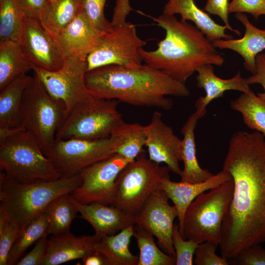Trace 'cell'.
I'll list each match as a JSON object with an SVG mask.
<instances>
[{
	"label": "cell",
	"mask_w": 265,
	"mask_h": 265,
	"mask_svg": "<svg viewBox=\"0 0 265 265\" xmlns=\"http://www.w3.org/2000/svg\"><path fill=\"white\" fill-rule=\"evenodd\" d=\"M222 170L234 183L219 243L222 256L229 260L250 246L265 243V136L254 131L235 132Z\"/></svg>",
	"instance_id": "1"
},
{
	"label": "cell",
	"mask_w": 265,
	"mask_h": 265,
	"mask_svg": "<svg viewBox=\"0 0 265 265\" xmlns=\"http://www.w3.org/2000/svg\"><path fill=\"white\" fill-rule=\"evenodd\" d=\"M85 84L88 92L97 98L164 110L173 106L172 100L167 96L186 97L190 94L185 83L146 64L98 67L86 73Z\"/></svg>",
	"instance_id": "2"
},
{
	"label": "cell",
	"mask_w": 265,
	"mask_h": 265,
	"mask_svg": "<svg viewBox=\"0 0 265 265\" xmlns=\"http://www.w3.org/2000/svg\"><path fill=\"white\" fill-rule=\"evenodd\" d=\"M150 18L165 30V36L155 50H139L145 64L185 83L199 66L223 64L224 57L196 26L174 15L162 14Z\"/></svg>",
	"instance_id": "3"
},
{
	"label": "cell",
	"mask_w": 265,
	"mask_h": 265,
	"mask_svg": "<svg viewBox=\"0 0 265 265\" xmlns=\"http://www.w3.org/2000/svg\"><path fill=\"white\" fill-rule=\"evenodd\" d=\"M81 183L80 175L30 184L17 182L0 172V214L23 226L42 212L55 198L71 194Z\"/></svg>",
	"instance_id": "4"
},
{
	"label": "cell",
	"mask_w": 265,
	"mask_h": 265,
	"mask_svg": "<svg viewBox=\"0 0 265 265\" xmlns=\"http://www.w3.org/2000/svg\"><path fill=\"white\" fill-rule=\"evenodd\" d=\"M0 169L10 178L23 184L61 177L36 140L20 127L0 136Z\"/></svg>",
	"instance_id": "5"
},
{
	"label": "cell",
	"mask_w": 265,
	"mask_h": 265,
	"mask_svg": "<svg viewBox=\"0 0 265 265\" xmlns=\"http://www.w3.org/2000/svg\"><path fill=\"white\" fill-rule=\"evenodd\" d=\"M67 115L64 103L51 95L34 74L23 94L19 127L36 140L45 155L53 147L57 132Z\"/></svg>",
	"instance_id": "6"
},
{
	"label": "cell",
	"mask_w": 265,
	"mask_h": 265,
	"mask_svg": "<svg viewBox=\"0 0 265 265\" xmlns=\"http://www.w3.org/2000/svg\"><path fill=\"white\" fill-rule=\"evenodd\" d=\"M232 179L199 195L187 208L181 235L199 244L211 241L219 244L222 224L232 199Z\"/></svg>",
	"instance_id": "7"
},
{
	"label": "cell",
	"mask_w": 265,
	"mask_h": 265,
	"mask_svg": "<svg viewBox=\"0 0 265 265\" xmlns=\"http://www.w3.org/2000/svg\"><path fill=\"white\" fill-rule=\"evenodd\" d=\"M119 101L91 95L77 103L57 132L56 139L95 140L111 136L123 119L117 109Z\"/></svg>",
	"instance_id": "8"
},
{
	"label": "cell",
	"mask_w": 265,
	"mask_h": 265,
	"mask_svg": "<svg viewBox=\"0 0 265 265\" xmlns=\"http://www.w3.org/2000/svg\"><path fill=\"white\" fill-rule=\"evenodd\" d=\"M168 167L147 158L141 153L119 174L115 182L112 206L135 217L145 201L161 181L170 178Z\"/></svg>",
	"instance_id": "9"
},
{
	"label": "cell",
	"mask_w": 265,
	"mask_h": 265,
	"mask_svg": "<svg viewBox=\"0 0 265 265\" xmlns=\"http://www.w3.org/2000/svg\"><path fill=\"white\" fill-rule=\"evenodd\" d=\"M123 141L118 136L95 140L79 139H56L46 155L61 177L79 174L86 167L117 153Z\"/></svg>",
	"instance_id": "10"
},
{
	"label": "cell",
	"mask_w": 265,
	"mask_h": 265,
	"mask_svg": "<svg viewBox=\"0 0 265 265\" xmlns=\"http://www.w3.org/2000/svg\"><path fill=\"white\" fill-rule=\"evenodd\" d=\"M145 41L136 33L135 26L127 22L112 26L101 36L96 48L86 57L87 72L109 65L134 66L142 64L139 50Z\"/></svg>",
	"instance_id": "11"
},
{
	"label": "cell",
	"mask_w": 265,
	"mask_h": 265,
	"mask_svg": "<svg viewBox=\"0 0 265 265\" xmlns=\"http://www.w3.org/2000/svg\"><path fill=\"white\" fill-rule=\"evenodd\" d=\"M32 70L49 94L64 103L67 114L77 103L91 95L85 84L86 59L67 56L62 66L56 71L37 67Z\"/></svg>",
	"instance_id": "12"
},
{
	"label": "cell",
	"mask_w": 265,
	"mask_h": 265,
	"mask_svg": "<svg viewBox=\"0 0 265 265\" xmlns=\"http://www.w3.org/2000/svg\"><path fill=\"white\" fill-rule=\"evenodd\" d=\"M131 162L116 153L86 167L79 173L81 184L70 195L82 204L98 202L111 205L115 180Z\"/></svg>",
	"instance_id": "13"
},
{
	"label": "cell",
	"mask_w": 265,
	"mask_h": 265,
	"mask_svg": "<svg viewBox=\"0 0 265 265\" xmlns=\"http://www.w3.org/2000/svg\"><path fill=\"white\" fill-rule=\"evenodd\" d=\"M169 199L163 190L154 191L135 216L134 224L156 237L162 251L175 257L172 236L178 213L176 207L169 204Z\"/></svg>",
	"instance_id": "14"
},
{
	"label": "cell",
	"mask_w": 265,
	"mask_h": 265,
	"mask_svg": "<svg viewBox=\"0 0 265 265\" xmlns=\"http://www.w3.org/2000/svg\"><path fill=\"white\" fill-rule=\"evenodd\" d=\"M19 42L33 68L54 71L62 66L66 57L55 38L40 20L24 16Z\"/></svg>",
	"instance_id": "15"
},
{
	"label": "cell",
	"mask_w": 265,
	"mask_h": 265,
	"mask_svg": "<svg viewBox=\"0 0 265 265\" xmlns=\"http://www.w3.org/2000/svg\"><path fill=\"white\" fill-rule=\"evenodd\" d=\"M144 126L148 158L159 164L164 163L170 171L180 175L181 140L175 134L173 129L162 121V114L158 111L153 112L150 122Z\"/></svg>",
	"instance_id": "16"
},
{
	"label": "cell",
	"mask_w": 265,
	"mask_h": 265,
	"mask_svg": "<svg viewBox=\"0 0 265 265\" xmlns=\"http://www.w3.org/2000/svg\"><path fill=\"white\" fill-rule=\"evenodd\" d=\"M71 196L80 214V218L90 224L95 235L100 238L135 224L134 217L116 207L98 202L82 204Z\"/></svg>",
	"instance_id": "17"
},
{
	"label": "cell",
	"mask_w": 265,
	"mask_h": 265,
	"mask_svg": "<svg viewBox=\"0 0 265 265\" xmlns=\"http://www.w3.org/2000/svg\"><path fill=\"white\" fill-rule=\"evenodd\" d=\"M197 86L203 88L206 92L205 96L200 97L195 102L196 111L205 115L206 107L212 100L224 97L228 90H236L249 95L255 93L251 90L247 79L241 76L238 71L232 78L223 79L214 74L212 65L206 64L198 67L196 69Z\"/></svg>",
	"instance_id": "18"
},
{
	"label": "cell",
	"mask_w": 265,
	"mask_h": 265,
	"mask_svg": "<svg viewBox=\"0 0 265 265\" xmlns=\"http://www.w3.org/2000/svg\"><path fill=\"white\" fill-rule=\"evenodd\" d=\"M101 35L82 11L55 38L65 57L86 59L98 46Z\"/></svg>",
	"instance_id": "19"
},
{
	"label": "cell",
	"mask_w": 265,
	"mask_h": 265,
	"mask_svg": "<svg viewBox=\"0 0 265 265\" xmlns=\"http://www.w3.org/2000/svg\"><path fill=\"white\" fill-rule=\"evenodd\" d=\"M100 239L95 234L77 237L69 232L52 235L48 238L46 253L41 265H58L83 260L95 251V245Z\"/></svg>",
	"instance_id": "20"
},
{
	"label": "cell",
	"mask_w": 265,
	"mask_h": 265,
	"mask_svg": "<svg viewBox=\"0 0 265 265\" xmlns=\"http://www.w3.org/2000/svg\"><path fill=\"white\" fill-rule=\"evenodd\" d=\"M231 179L229 174L222 170L207 180L199 183L175 182L170 178L161 181L159 188L165 192L178 211L180 233L186 212L190 203L202 193L217 187Z\"/></svg>",
	"instance_id": "21"
},
{
	"label": "cell",
	"mask_w": 265,
	"mask_h": 265,
	"mask_svg": "<svg viewBox=\"0 0 265 265\" xmlns=\"http://www.w3.org/2000/svg\"><path fill=\"white\" fill-rule=\"evenodd\" d=\"M235 17L245 27L243 36L236 39H218L212 42L216 49L230 50L239 54L243 59L245 69L253 74L256 70L257 55L265 50V29L254 26L245 13H236Z\"/></svg>",
	"instance_id": "22"
},
{
	"label": "cell",
	"mask_w": 265,
	"mask_h": 265,
	"mask_svg": "<svg viewBox=\"0 0 265 265\" xmlns=\"http://www.w3.org/2000/svg\"><path fill=\"white\" fill-rule=\"evenodd\" d=\"M162 14L168 15L180 14L181 20L193 22L212 42L218 39H231L233 36L227 34L226 26L216 23L209 15L199 8L194 0H168Z\"/></svg>",
	"instance_id": "23"
},
{
	"label": "cell",
	"mask_w": 265,
	"mask_h": 265,
	"mask_svg": "<svg viewBox=\"0 0 265 265\" xmlns=\"http://www.w3.org/2000/svg\"><path fill=\"white\" fill-rule=\"evenodd\" d=\"M203 116L195 111L181 129L183 139L181 140L180 153L184 169L180 176L183 182L199 183L213 176L208 170L201 167L197 159L194 130L198 120Z\"/></svg>",
	"instance_id": "24"
},
{
	"label": "cell",
	"mask_w": 265,
	"mask_h": 265,
	"mask_svg": "<svg viewBox=\"0 0 265 265\" xmlns=\"http://www.w3.org/2000/svg\"><path fill=\"white\" fill-rule=\"evenodd\" d=\"M32 77L26 74L0 91V136L19 128V111L24 92Z\"/></svg>",
	"instance_id": "25"
},
{
	"label": "cell",
	"mask_w": 265,
	"mask_h": 265,
	"mask_svg": "<svg viewBox=\"0 0 265 265\" xmlns=\"http://www.w3.org/2000/svg\"><path fill=\"white\" fill-rule=\"evenodd\" d=\"M134 225L124 229L117 234L101 238L95 244L94 251L103 255L108 265H137L139 256L132 254L129 245L133 236Z\"/></svg>",
	"instance_id": "26"
},
{
	"label": "cell",
	"mask_w": 265,
	"mask_h": 265,
	"mask_svg": "<svg viewBox=\"0 0 265 265\" xmlns=\"http://www.w3.org/2000/svg\"><path fill=\"white\" fill-rule=\"evenodd\" d=\"M19 41L0 43V91L19 76L33 69Z\"/></svg>",
	"instance_id": "27"
},
{
	"label": "cell",
	"mask_w": 265,
	"mask_h": 265,
	"mask_svg": "<svg viewBox=\"0 0 265 265\" xmlns=\"http://www.w3.org/2000/svg\"><path fill=\"white\" fill-rule=\"evenodd\" d=\"M82 10V0H55L40 19L43 26L56 38Z\"/></svg>",
	"instance_id": "28"
},
{
	"label": "cell",
	"mask_w": 265,
	"mask_h": 265,
	"mask_svg": "<svg viewBox=\"0 0 265 265\" xmlns=\"http://www.w3.org/2000/svg\"><path fill=\"white\" fill-rule=\"evenodd\" d=\"M49 234V221L45 211L23 226L8 255L7 265H16L28 248Z\"/></svg>",
	"instance_id": "29"
},
{
	"label": "cell",
	"mask_w": 265,
	"mask_h": 265,
	"mask_svg": "<svg viewBox=\"0 0 265 265\" xmlns=\"http://www.w3.org/2000/svg\"><path fill=\"white\" fill-rule=\"evenodd\" d=\"M45 211L48 218L49 234L52 235L70 232L71 223L79 212L69 193L55 198Z\"/></svg>",
	"instance_id": "30"
},
{
	"label": "cell",
	"mask_w": 265,
	"mask_h": 265,
	"mask_svg": "<svg viewBox=\"0 0 265 265\" xmlns=\"http://www.w3.org/2000/svg\"><path fill=\"white\" fill-rule=\"evenodd\" d=\"M111 135L118 136L123 141L116 153L131 161L145 151V126L139 123H128L122 120L115 127Z\"/></svg>",
	"instance_id": "31"
},
{
	"label": "cell",
	"mask_w": 265,
	"mask_h": 265,
	"mask_svg": "<svg viewBox=\"0 0 265 265\" xmlns=\"http://www.w3.org/2000/svg\"><path fill=\"white\" fill-rule=\"evenodd\" d=\"M231 108L239 112L249 129L265 136V100L255 94L242 93L230 101Z\"/></svg>",
	"instance_id": "32"
},
{
	"label": "cell",
	"mask_w": 265,
	"mask_h": 265,
	"mask_svg": "<svg viewBox=\"0 0 265 265\" xmlns=\"http://www.w3.org/2000/svg\"><path fill=\"white\" fill-rule=\"evenodd\" d=\"M133 236L139 250L137 265H176L175 257L161 250L150 233L134 224Z\"/></svg>",
	"instance_id": "33"
},
{
	"label": "cell",
	"mask_w": 265,
	"mask_h": 265,
	"mask_svg": "<svg viewBox=\"0 0 265 265\" xmlns=\"http://www.w3.org/2000/svg\"><path fill=\"white\" fill-rule=\"evenodd\" d=\"M24 18L16 0H0V43L19 41Z\"/></svg>",
	"instance_id": "34"
},
{
	"label": "cell",
	"mask_w": 265,
	"mask_h": 265,
	"mask_svg": "<svg viewBox=\"0 0 265 265\" xmlns=\"http://www.w3.org/2000/svg\"><path fill=\"white\" fill-rule=\"evenodd\" d=\"M106 0H82V10L89 21L101 36L112 27L106 18L104 8Z\"/></svg>",
	"instance_id": "35"
},
{
	"label": "cell",
	"mask_w": 265,
	"mask_h": 265,
	"mask_svg": "<svg viewBox=\"0 0 265 265\" xmlns=\"http://www.w3.org/2000/svg\"><path fill=\"white\" fill-rule=\"evenodd\" d=\"M172 240L175 252L176 265H192L193 256L198 243L190 239H185L181 235L179 224H174Z\"/></svg>",
	"instance_id": "36"
},
{
	"label": "cell",
	"mask_w": 265,
	"mask_h": 265,
	"mask_svg": "<svg viewBox=\"0 0 265 265\" xmlns=\"http://www.w3.org/2000/svg\"><path fill=\"white\" fill-rule=\"evenodd\" d=\"M22 227L0 214V265H7L9 254Z\"/></svg>",
	"instance_id": "37"
},
{
	"label": "cell",
	"mask_w": 265,
	"mask_h": 265,
	"mask_svg": "<svg viewBox=\"0 0 265 265\" xmlns=\"http://www.w3.org/2000/svg\"><path fill=\"white\" fill-rule=\"evenodd\" d=\"M218 244L205 241L199 243L197 247L193 263L196 265H228V260L216 254Z\"/></svg>",
	"instance_id": "38"
},
{
	"label": "cell",
	"mask_w": 265,
	"mask_h": 265,
	"mask_svg": "<svg viewBox=\"0 0 265 265\" xmlns=\"http://www.w3.org/2000/svg\"><path fill=\"white\" fill-rule=\"evenodd\" d=\"M235 265H265V249L257 244L241 251L229 260Z\"/></svg>",
	"instance_id": "39"
},
{
	"label": "cell",
	"mask_w": 265,
	"mask_h": 265,
	"mask_svg": "<svg viewBox=\"0 0 265 265\" xmlns=\"http://www.w3.org/2000/svg\"><path fill=\"white\" fill-rule=\"evenodd\" d=\"M228 11L229 14L249 13L257 20L265 15V0H232L229 3Z\"/></svg>",
	"instance_id": "40"
},
{
	"label": "cell",
	"mask_w": 265,
	"mask_h": 265,
	"mask_svg": "<svg viewBox=\"0 0 265 265\" xmlns=\"http://www.w3.org/2000/svg\"><path fill=\"white\" fill-rule=\"evenodd\" d=\"M18 4L26 17L40 20L48 9L49 0H16Z\"/></svg>",
	"instance_id": "41"
},
{
	"label": "cell",
	"mask_w": 265,
	"mask_h": 265,
	"mask_svg": "<svg viewBox=\"0 0 265 265\" xmlns=\"http://www.w3.org/2000/svg\"><path fill=\"white\" fill-rule=\"evenodd\" d=\"M47 236L40 238L34 247L24 255L16 263V265H41L44 259L48 246Z\"/></svg>",
	"instance_id": "42"
},
{
	"label": "cell",
	"mask_w": 265,
	"mask_h": 265,
	"mask_svg": "<svg viewBox=\"0 0 265 265\" xmlns=\"http://www.w3.org/2000/svg\"><path fill=\"white\" fill-rule=\"evenodd\" d=\"M229 0H207L204 9L209 14L219 17L228 29L240 35L239 30L233 28L229 23Z\"/></svg>",
	"instance_id": "43"
},
{
	"label": "cell",
	"mask_w": 265,
	"mask_h": 265,
	"mask_svg": "<svg viewBox=\"0 0 265 265\" xmlns=\"http://www.w3.org/2000/svg\"><path fill=\"white\" fill-rule=\"evenodd\" d=\"M249 84H260L264 92L258 93L257 96L265 100V53H259L256 57V70L247 79Z\"/></svg>",
	"instance_id": "44"
},
{
	"label": "cell",
	"mask_w": 265,
	"mask_h": 265,
	"mask_svg": "<svg viewBox=\"0 0 265 265\" xmlns=\"http://www.w3.org/2000/svg\"><path fill=\"white\" fill-rule=\"evenodd\" d=\"M132 10L129 0H116L111 22L112 26H117L125 23L126 18Z\"/></svg>",
	"instance_id": "45"
},
{
	"label": "cell",
	"mask_w": 265,
	"mask_h": 265,
	"mask_svg": "<svg viewBox=\"0 0 265 265\" xmlns=\"http://www.w3.org/2000/svg\"><path fill=\"white\" fill-rule=\"evenodd\" d=\"M84 265H108L105 256L101 253L94 251L82 260Z\"/></svg>",
	"instance_id": "46"
},
{
	"label": "cell",
	"mask_w": 265,
	"mask_h": 265,
	"mask_svg": "<svg viewBox=\"0 0 265 265\" xmlns=\"http://www.w3.org/2000/svg\"><path fill=\"white\" fill-rule=\"evenodd\" d=\"M49 0L50 1V2H52L54 1L55 0Z\"/></svg>",
	"instance_id": "47"
}]
</instances>
